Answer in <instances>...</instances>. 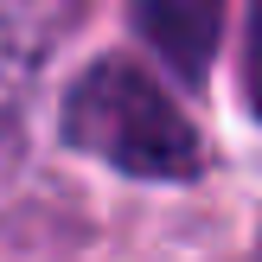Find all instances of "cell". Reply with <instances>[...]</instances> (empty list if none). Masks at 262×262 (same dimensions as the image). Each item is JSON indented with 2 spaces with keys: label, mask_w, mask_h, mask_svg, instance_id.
Instances as JSON below:
<instances>
[{
  "label": "cell",
  "mask_w": 262,
  "mask_h": 262,
  "mask_svg": "<svg viewBox=\"0 0 262 262\" xmlns=\"http://www.w3.org/2000/svg\"><path fill=\"white\" fill-rule=\"evenodd\" d=\"M64 141L90 160H109L128 179H192L199 135L166 102V90L128 58H102L64 96Z\"/></svg>",
  "instance_id": "1"
},
{
  "label": "cell",
  "mask_w": 262,
  "mask_h": 262,
  "mask_svg": "<svg viewBox=\"0 0 262 262\" xmlns=\"http://www.w3.org/2000/svg\"><path fill=\"white\" fill-rule=\"evenodd\" d=\"M135 26L166 58V71L205 83L217 58V32H224V0H135Z\"/></svg>",
  "instance_id": "2"
},
{
  "label": "cell",
  "mask_w": 262,
  "mask_h": 262,
  "mask_svg": "<svg viewBox=\"0 0 262 262\" xmlns=\"http://www.w3.org/2000/svg\"><path fill=\"white\" fill-rule=\"evenodd\" d=\"M243 96L262 115V0H256V26H250V71H243Z\"/></svg>",
  "instance_id": "3"
}]
</instances>
